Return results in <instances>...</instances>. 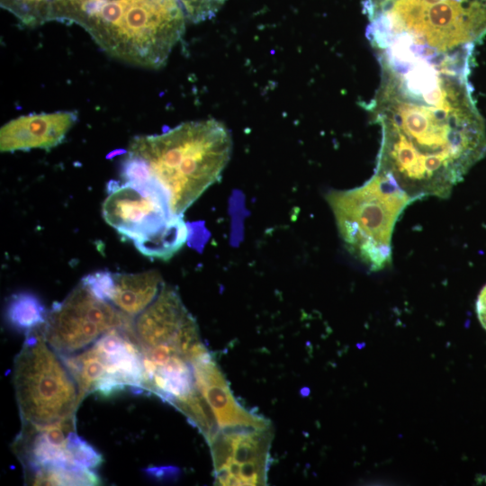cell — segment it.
<instances>
[{
    "label": "cell",
    "mask_w": 486,
    "mask_h": 486,
    "mask_svg": "<svg viewBox=\"0 0 486 486\" xmlns=\"http://www.w3.org/2000/svg\"><path fill=\"white\" fill-rule=\"evenodd\" d=\"M380 60L381 85L370 104L382 129L375 170L414 201L446 198L486 155V128L467 69L422 58Z\"/></svg>",
    "instance_id": "cell-1"
},
{
    "label": "cell",
    "mask_w": 486,
    "mask_h": 486,
    "mask_svg": "<svg viewBox=\"0 0 486 486\" xmlns=\"http://www.w3.org/2000/svg\"><path fill=\"white\" fill-rule=\"evenodd\" d=\"M232 150L228 129L215 120L182 123L166 132L135 137L123 158L122 182H154L174 214L184 212L220 178Z\"/></svg>",
    "instance_id": "cell-2"
},
{
    "label": "cell",
    "mask_w": 486,
    "mask_h": 486,
    "mask_svg": "<svg viewBox=\"0 0 486 486\" xmlns=\"http://www.w3.org/2000/svg\"><path fill=\"white\" fill-rule=\"evenodd\" d=\"M185 20L176 0H76L72 14L108 55L146 68L164 66Z\"/></svg>",
    "instance_id": "cell-3"
},
{
    "label": "cell",
    "mask_w": 486,
    "mask_h": 486,
    "mask_svg": "<svg viewBox=\"0 0 486 486\" xmlns=\"http://www.w3.org/2000/svg\"><path fill=\"white\" fill-rule=\"evenodd\" d=\"M369 40L448 55L486 35V0H388L370 18Z\"/></svg>",
    "instance_id": "cell-4"
},
{
    "label": "cell",
    "mask_w": 486,
    "mask_h": 486,
    "mask_svg": "<svg viewBox=\"0 0 486 486\" xmlns=\"http://www.w3.org/2000/svg\"><path fill=\"white\" fill-rule=\"evenodd\" d=\"M326 199L346 249L370 271L391 265L395 223L414 200L378 170L363 185L330 191Z\"/></svg>",
    "instance_id": "cell-5"
},
{
    "label": "cell",
    "mask_w": 486,
    "mask_h": 486,
    "mask_svg": "<svg viewBox=\"0 0 486 486\" xmlns=\"http://www.w3.org/2000/svg\"><path fill=\"white\" fill-rule=\"evenodd\" d=\"M102 212L111 227L148 257L167 260L188 238L183 216L173 213L166 193L154 182L111 181Z\"/></svg>",
    "instance_id": "cell-6"
},
{
    "label": "cell",
    "mask_w": 486,
    "mask_h": 486,
    "mask_svg": "<svg viewBox=\"0 0 486 486\" xmlns=\"http://www.w3.org/2000/svg\"><path fill=\"white\" fill-rule=\"evenodd\" d=\"M13 383L22 422L47 425L75 418L76 383L41 329L26 336L14 359Z\"/></svg>",
    "instance_id": "cell-7"
},
{
    "label": "cell",
    "mask_w": 486,
    "mask_h": 486,
    "mask_svg": "<svg viewBox=\"0 0 486 486\" xmlns=\"http://www.w3.org/2000/svg\"><path fill=\"white\" fill-rule=\"evenodd\" d=\"M117 328H134V318L99 299L81 282L61 302L53 305L41 332L54 350L68 355L86 348Z\"/></svg>",
    "instance_id": "cell-8"
},
{
    "label": "cell",
    "mask_w": 486,
    "mask_h": 486,
    "mask_svg": "<svg viewBox=\"0 0 486 486\" xmlns=\"http://www.w3.org/2000/svg\"><path fill=\"white\" fill-rule=\"evenodd\" d=\"M273 438L271 427L219 429L208 443L217 485H266Z\"/></svg>",
    "instance_id": "cell-9"
},
{
    "label": "cell",
    "mask_w": 486,
    "mask_h": 486,
    "mask_svg": "<svg viewBox=\"0 0 486 486\" xmlns=\"http://www.w3.org/2000/svg\"><path fill=\"white\" fill-rule=\"evenodd\" d=\"M134 333L141 348L171 344L190 362L202 345L195 320L176 290L163 284L156 299L134 319Z\"/></svg>",
    "instance_id": "cell-10"
},
{
    "label": "cell",
    "mask_w": 486,
    "mask_h": 486,
    "mask_svg": "<svg viewBox=\"0 0 486 486\" xmlns=\"http://www.w3.org/2000/svg\"><path fill=\"white\" fill-rule=\"evenodd\" d=\"M190 363L196 387L211 408L219 429L271 427L267 419L248 411L235 400L221 370L206 346L194 354Z\"/></svg>",
    "instance_id": "cell-11"
},
{
    "label": "cell",
    "mask_w": 486,
    "mask_h": 486,
    "mask_svg": "<svg viewBox=\"0 0 486 486\" xmlns=\"http://www.w3.org/2000/svg\"><path fill=\"white\" fill-rule=\"evenodd\" d=\"M75 424V418L47 425L22 422L12 448L25 473L40 469L80 467L73 462L68 448Z\"/></svg>",
    "instance_id": "cell-12"
},
{
    "label": "cell",
    "mask_w": 486,
    "mask_h": 486,
    "mask_svg": "<svg viewBox=\"0 0 486 486\" xmlns=\"http://www.w3.org/2000/svg\"><path fill=\"white\" fill-rule=\"evenodd\" d=\"M144 367L142 390L176 407L198 392L191 363L174 346L141 348Z\"/></svg>",
    "instance_id": "cell-13"
},
{
    "label": "cell",
    "mask_w": 486,
    "mask_h": 486,
    "mask_svg": "<svg viewBox=\"0 0 486 486\" xmlns=\"http://www.w3.org/2000/svg\"><path fill=\"white\" fill-rule=\"evenodd\" d=\"M76 119V112L68 111L18 117L1 128L0 149H50L62 142Z\"/></svg>",
    "instance_id": "cell-14"
},
{
    "label": "cell",
    "mask_w": 486,
    "mask_h": 486,
    "mask_svg": "<svg viewBox=\"0 0 486 486\" xmlns=\"http://www.w3.org/2000/svg\"><path fill=\"white\" fill-rule=\"evenodd\" d=\"M162 286V277L156 270L138 274L113 273L110 302L135 318L156 299Z\"/></svg>",
    "instance_id": "cell-15"
},
{
    "label": "cell",
    "mask_w": 486,
    "mask_h": 486,
    "mask_svg": "<svg viewBox=\"0 0 486 486\" xmlns=\"http://www.w3.org/2000/svg\"><path fill=\"white\" fill-rule=\"evenodd\" d=\"M48 313L40 299L29 292L13 294L5 308L8 324L26 336L43 328Z\"/></svg>",
    "instance_id": "cell-16"
},
{
    "label": "cell",
    "mask_w": 486,
    "mask_h": 486,
    "mask_svg": "<svg viewBox=\"0 0 486 486\" xmlns=\"http://www.w3.org/2000/svg\"><path fill=\"white\" fill-rule=\"evenodd\" d=\"M32 485H96L100 479L90 469L82 467L40 469L25 473Z\"/></svg>",
    "instance_id": "cell-17"
},
{
    "label": "cell",
    "mask_w": 486,
    "mask_h": 486,
    "mask_svg": "<svg viewBox=\"0 0 486 486\" xmlns=\"http://www.w3.org/2000/svg\"><path fill=\"white\" fill-rule=\"evenodd\" d=\"M68 448L73 462L77 466L93 470L103 463L101 454L79 436L76 430L69 435Z\"/></svg>",
    "instance_id": "cell-18"
},
{
    "label": "cell",
    "mask_w": 486,
    "mask_h": 486,
    "mask_svg": "<svg viewBox=\"0 0 486 486\" xmlns=\"http://www.w3.org/2000/svg\"><path fill=\"white\" fill-rule=\"evenodd\" d=\"M99 299L110 302L113 287V273L99 271L85 276L82 281Z\"/></svg>",
    "instance_id": "cell-19"
},
{
    "label": "cell",
    "mask_w": 486,
    "mask_h": 486,
    "mask_svg": "<svg viewBox=\"0 0 486 486\" xmlns=\"http://www.w3.org/2000/svg\"><path fill=\"white\" fill-rule=\"evenodd\" d=\"M476 312L482 326L486 329V285L482 289L477 298Z\"/></svg>",
    "instance_id": "cell-20"
}]
</instances>
